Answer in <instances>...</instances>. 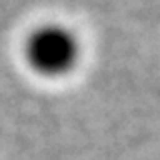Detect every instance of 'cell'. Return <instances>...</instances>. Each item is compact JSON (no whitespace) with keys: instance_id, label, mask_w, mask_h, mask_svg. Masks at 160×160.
Masks as SVG:
<instances>
[{"instance_id":"1","label":"cell","mask_w":160,"mask_h":160,"mask_svg":"<svg viewBox=\"0 0 160 160\" xmlns=\"http://www.w3.org/2000/svg\"><path fill=\"white\" fill-rule=\"evenodd\" d=\"M30 66L44 74H62L74 66L78 58V42L68 28L58 24L40 26L26 42Z\"/></svg>"}]
</instances>
